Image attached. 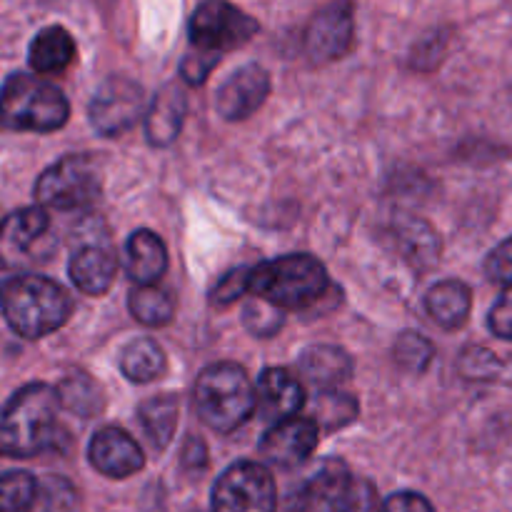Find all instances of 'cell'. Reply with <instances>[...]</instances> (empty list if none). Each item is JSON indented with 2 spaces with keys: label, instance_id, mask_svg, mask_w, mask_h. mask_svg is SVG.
Segmentation results:
<instances>
[{
  "label": "cell",
  "instance_id": "cell-1",
  "mask_svg": "<svg viewBox=\"0 0 512 512\" xmlns=\"http://www.w3.org/2000/svg\"><path fill=\"white\" fill-rule=\"evenodd\" d=\"M60 395L48 383L20 388L0 415V455L35 458L53 448L58 438Z\"/></svg>",
  "mask_w": 512,
  "mask_h": 512
},
{
  "label": "cell",
  "instance_id": "cell-2",
  "mask_svg": "<svg viewBox=\"0 0 512 512\" xmlns=\"http://www.w3.org/2000/svg\"><path fill=\"white\" fill-rule=\"evenodd\" d=\"M0 308L20 338L38 340L68 323L73 300L55 280L43 275H18L0 285Z\"/></svg>",
  "mask_w": 512,
  "mask_h": 512
},
{
  "label": "cell",
  "instance_id": "cell-3",
  "mask_svg": "<svg viewBox=\"0 0 512 512\" xmlns=\"http://www.w3.org/2000/svg\"><path fill=\"white\" fill-rule=\"evenodd\" d=\"M328 288V270L313 255H285L250 268V293L280 310L310 308Z\"/></svg>",
  "mask_w": 512,
  "mask_h": 512
},
{
  "label": "cell",
  "instance_id": "cell-4",
  "mask_svg": "<svg viewBox=\"0 0 512 512\" xmlns=\"http://www.w3.org/2000/svg\"><path fill=\"white\" fill-rule=\"evenodd\" d=\"M195 410L215 433H233L258 410V398L245 368L235 363L208 365L195 380Z\"/></svg>",
  "mask_w": 512,
  "mask_h": 512
},
{
  "label": "cell",
  "instance_id": "cell-5",
  "mask_svg": "<svg viewBox=\"0 0 512 512\" xmlns=\"http://www.w3.org/2000/svg\"><path fill=\"white\" fill-rule=\"evenodd\" d=\"M70 105L63 90L43 78L15 73L0 88L3 128L28 133H53L68 123Z\"/></svg>",
  "mask_w": 512,
  "mask_h": 512
},
{
  "label": "cell",
  "instance_id": "cell-6",
  "mask_svg": "<svg viewBox=\"0 0 512 512\" xmlns=\"http://www.w3.org/2000/svg\"><path fill=\"white\" fill-rule=\"evenodd\" d=\"M100 195L98 165L88 155H65L50 165L35 183L40 205L55 210H78Z\"/></svg>",
  "mask_w": 512,
  "mask_h": 512
},
{
  "label": "cell",
  "instance_id": "cell-7",
  "mask_svg": "<svg viewBox=\"0 0 512 512\" xmlns=\"http://www.w3.org/2000/svg\"><path fill=\"white\" fill-rule=\"evenodd\" d=\"M258 28L260 25L248 13L235 8L228 0H203L190 18L188 33L195 50L220 58L228 50L248 43Z\"/></svg>",
  "mask_w": 512,
  "mask_h": 512
},
{
  "label": "cell",
  "instance_id": "cell-8",
  "mask_svg": "<svg viewBox=\"0 0 512 512\" xmlns=\"http://www.w3.org/2000/svg\"><path fill=\"white\" fill-rule=\"evenodd\" d=\"M360 488L343 460H325L290 498L288 512H358Z\"/></svg>",
  "mask_w": 512,
  "mask_h": 512
},
{
  "label": "cell",
  "instance_id": "cell-9",
  "mask_svg": "<svg viewBox=\"0 0 512 512\" xmlns=\"http://www.w3.org/2000/svg\"><path fill=\"white\" fill-rule=\"evenodd\" d=\"M275 505L273 475L253 460L230 465L213 488V512H275Z\"/></svg>",
  "mask_w": 512,
  "mask_h": 512
},
{
  "label": "cell",
  "instance_id": "cell-10",
  "mask_svg": "<svg viewBox=\"0 0 512 512\" xmlns=\"http://www.w3.org/2000/svg\"><path fill=\"white\" fill-rule=\"evenodd\" d=\"M145 113V93L128 78H110L100 85L90 103V123L105 138L123 135Z\"/></svg>",
  "mask_w": 512,
  "mask_h": 512
},
{
  "label": "cell",
  "instance_id": "cell-11",
  "mask_svg": "<svg viewBox=\"0 0 512 512\" xmlns=\"http://www.w3.org/2000/svg\"><path fill=\"white\" fill-rule=\"evenodd\" d=\"M353 33L355 20L350 0H333L310 18L303 38L305 53L318 65L333 63L348 53L353 45Z\"/></svg>",
  "mask_w": 512,
  "mask_h": 512
},
{
  "label": "cell",
  "instance_id": "cell-12",
  "mask_svg": "<svg viewBox=\"0 0 512 512\" xmlns=\"http://www.w3.org/2000/svg\"><path fill=\"white\" fill-rule=\"evenodd\" d=\"M320 440V428L310 418H288L283 423H275L265 433L260 453L268 463L280 465V468H295L305 463L315 453Z\"/></svg>",
  "mask_w": 512,
  "mask_h": 512
},
{
  "label": "cell",
  "instance_id": "cell-13",
  "mask_svg": "<svg viewBox=\"0 0 512 512\" xmlns=\"http://www.w3.org/2000/svg\"><path fill=\"white\" fill-rule=\"evenodd\" d=\"M270 93V75L260 65L235 70L215 93V110L225 120H245L263 108Z\"/></svg>",
  "mask_w": 512,
  "mask_h": 512
},
{
  "label": "cell",
  "instance_id": "cell-14",
  "mask_svg": "<svg viewBox=\"0 0 512 512\" xmlns=\"http://www.w3.org/2000/svg\"><path fill=\"white\" fill-rule=\"evenodd\" d=\"M90 465L98 470L100 475L113 480H123L135 475L138 470H143L145 458L140 445L125 433L123 428H115V425H108V428H100L98 433L93 435L88 448Z\"/></svg>",
  "mask_w": 512,
  "mask_h": 512
},
{
  "label": "cell",
  "instance_id": "cell-15",
  "mask_svg": "<svg viewBox=\"0 0 512 512\" xmlns=\"http://www.w3.org/2000/svg\"><path fill=\"white\" fill-rule=\"evenodd\" d=\"M50 218L43 208H20L0 225V263L8 268L30 263V255L48 235Z\"/></svg>",
  "mask_w": 512,
  "mask_h": 512
},
{
  "label": "cell",
  "instance_id": "cell-16",
  "mask_svg": "<svg viewBox=\"0 0 512 512\" xmlns=\"http://www.w3.org/2000/svg\"><path fill=\"white\" fill-rule=\"evenodd\" d=\"M255 398H258V413L265 420L283 423V420L295 418L303 410L305 388L290 370L268 368L258 378Z\"/></svg>",
  "mask_w": 512,
  "mask_h": 512
},
{
  "label": "cell",
  "instance_id": "cell-17",
  "mask_svg": "<svg viewBox=\"0 0 512 512\" xmlns=\"http://www.w3.org/2000/svg\"><path fill=\"white\" fill-rule=\"evenodd\" d=\"M68 273L80 293L103 295L113 285L118 260H115L113 250L103 248V245H83L70 258Z\"/></svg>",
  "mask_w": 512,
  "mask_h": 512
},
{
  "label": "cell",
  "instance_id": "cell-18",
  "mask_svg": "<svg viewBox=\"0 0 512 512\" xmlns=\"http://www.w3.org/2000/svg\"><path fill=\"white\" fill-rule=\"evenodd\" d=\"M125 270L138 285H155L168 270V250L153 230H135L125 245Z\"/></svg>",
  "mask_w": 512,
  "mask_h": 512
},
{
  "label": "cell",
  "instance_id": "cell-19",
  "mask_svg": "<svg viewBox=\"0 0 512 512\" xmlns=\"http://www.w3.org/2000/svg\"><path fill=\"white\" fill-rule=\"evenodd\" d=\"M188 100L178 85H165L145 115V135L153 145H170L183 128Z\"/></svg>",
  "mask_w": 512,
  "mask_h": 512
},
{
  "label": "cell",
  "instance_id": "cell-20",
  "mask_svg": "<svg viewBox=\"0 0 512 512\" xmlns=\"http://www.w3.org/2000/svg\"><path fill=\"white\" fill-rule=\"evenodd\" d=\"M428 315L443 330H458L468 323L470 308H473V293L460 280H443L433 285L425 295Z\"/></svg>",
  "mask_w": 512,
  "mask_h": 512
},
{
  "label": "cell",
  "instance_id": "cell-21",
  "mask_svg": "<svg viewBox=\"0 0 512 512\" xmlns=\"http://www.w3.org/2000/svg\"><path fill=\"white\" fill-rule=\"evenodd\" d=\"M75 60V40L60 25H50L43 28L33 38L28 50V63L35 73L53 75L63 73L70 63Z\"/></svg>",
  "mask_w": 512,
  "mask_h": 512
},
{
  "label": "cell",
  "instance_id": "cell-22",
  "mask_svg": "<svg viewBox=\"0 0 512 512\" xmlns=\"http://www.w3.org/2000/svg\"><path fill=\"white\" fill-rule=\"evenodd\" d=\"M300 373L318 388H335L353 373L348 353L335 345H313L300 355Z\"/></svg>",
  "mask_w": 512,
  "mask_h": 512
},
{
  "label": "cell",
  "instance_id": "cell-23",
  "mask_svg": "<svg viewBox=\"0 0 512 512\" xmlns=\"http://www.w3.org/2000/svg\"><path fill=\"white\" fill-rule=\"evenodd\" d=\"M0 512H50V498L35 475L10 470L0 475Z\"/></svg>",
  "mask_w": 512,
  "mask_h": 512
},
{
  "label": "cell",
  "instance_id": "cell-24",
  "mask_svg": "<svg viewBox=\"0 0 512 512\" xmlns=\"http://www.w3.org/2000/svg\"><path fill=\"white\" fill-rule=\"evenodd\" d=\"M138 418H140V425H143L145 435L150 438V443H153L158 450L168 448L175 430H178V418H180L178 398L170 393L148 398L138 408Z\"/></svg>",
  "mask_w": 512,
  "mask_h": 512
},
{
  "label": "cell",
  "instance_id": "cell-25",
  "mask_svg": "<svg viewBox=\"0 0 512 512\" xmlns=\"http://www.w3.org/2000/svg\"><path fill=\"white\" fill-rule=\"evenodd\" d=\"M120 370L133 383H150L165 373V353L155 340L138 338L120 353Z\"/></svg>",
  "mask_w": 512,
  "mask_h": 512
},
{
  "label": "cell",
  "instance_id": "cell-26",
  "mask_svg": "<svg viewBox=\"0 0 512 512\" xmlns=\"http://www.w3.org/2000/svg\"><path fill=\"white\" fill-rule=\"evenodd\" d=\"M128 308L138 323L148 325V328H160L173 320L175 300L168 290L158 288V285H138L135 290H130Z\"/></svg>",
  "mask_w": 512,
  "mask_h": 512
},
{
  "label": "cell",
  "instance_id": "cell-27",
  "mask_svg": "<svg viewBox=\"0 0 512 512\" xmlns=\"http://www.w3.org/2000/svg\"><path fill=\"white\" fill-rule=\"evenodd\" d=\"M58 395L63 408H68L70 413L83 415V418L95 415L100 410V405H103L98 385H95L88 375H73V378H65L63 383H60Z\"/></svg>",
  "mask_w": 512,
  "mask_h": 512
},
{
  "label": "cell",
  "instance_id": "cell-28",
  "mask_svg": "<svg viewBox=\"0 0 512 512\" xmlns=\"http://www.w3.org/2000/svg\"><path fill=\"white\" fill-rule=\"evenodd\" d=\"M400 240H403L405 253L410 258H418V265H423V260H435V255L440 253L438 238L423 220H408L400 225Z\"/></svg>",
  "mask_w": 512,
  "mask_h": 512
},
{
  "label": "cell",
  "instance_id": "cell-29",
  "mask_svg": "<svg viewBox=\"0 0 512 512\" xmlns=\"http://www.w3.org/2000/svg\"><path fill=\"white\" fill-rule=\"evenodd\" d=\"M395 360L410 373H423L430 360H433V345L425 335L408 330L395 343Z\"/></svg>",
  "mask_w": 512,
  "mask_h": 512
},
{
  "label": "cell",
  "instance_id": "cell-30",
  "mask_svg": "<svg viewBox=\"0 0 512 512\" xmlns=\"http://www.w3.org/2000/svg\"><path fill=\"white\" fill-rule=\"evenodd\" d=\"M243 320L245 328L253 335H258V338H270V335H275L283 328V310L265 303V300L255 298L253 303L245 305Z\"/></svg>",
  "mask_w": 512,
  "mask_h": 512
},
{
  "label": "cell",
  "instance_id": "cell-31",
  "mask_svg": "<svg viewBox=\"0 0 512 512\" xmlns=\"http://www.w3.org/2000/svg\"><path fill=\"white\" fill-rule=\"evenodd\" d=\"M218 63H220L218 55H210V53H203V50L193 48L188 55H185L183 65H180V75H183L185 83L200 85L205 83V78L213 73V68Z\"/></svg>",
  "mask_w": 512,
  "mask_h": 512
},
{
  "label": "cell",
  "instance_id": "cell-32",
  "mask_svg": "<svg viewBox=\"0 0 512 512\" xmlns=\"http://www.w3.org/2000/svg\"><path fill=\"white\" fill-rule=\"evenodd\" d=\"M248 283H250V268H238L233 270V273L225 275V278L215 285L210 298H213L215 305H228L233 303V300H238L243 293H250Z\"/></svg>",
  "mask_w": 512,
  "mask_h": 512
},
{
  "label": "cell",
  "instance_id": "cell-33",
  "mask_svg": "<svg viewBox=\"0 0 512 512\" xmlns=\"http://www.w3.org/2000/svg\"><path fill=\"white\" fill-rule=\"evenodd\" d=\"M485 273L493 283L500 285H512V238L500 243L493 253L485 260Z\"/></svg>",
  "mask_w": 512,
  "mask_h": 512
},
{
  "label": "cell",
  "instance_id": "cell-34",
  "mask_svg": "<svg viewBox=\"0 0 512 512\" xmlns=\"http://www.w3.org/2000/svg\"><path fill=\"white\" fill-rule=\"evenodd\" d=\"M488 325L498 338L512 340V285L510 288H505V293L500 295L498 303L493 305Z\"/></svg>",
  "mask_w": 512,
  "mask_h": 512
},
{
  "label": "cell",
  "instance_id": "cell-35",
  "mask_svg": "<svg viewBox=\"0 0 512 512\" xmlns=\"http://www.w3.org/2000/svg\"><path fill=\"white\" fill-rule=\"evenodd\" d=\"M495 365H498L495 355L490 353V350L478 348V350H468V353L463 355L460 370H463L468 378H488V375L495 370Z\"/></svg>",
  "mask_w": 512,
  "mask_h": 512
},
{
  "label": "cell",
  "instance_id": "cell-36",
  "mask_svg": "<svg viewBox=\"0 0 512 512\" xmlns=\"http://www.w3.org/2000/svg\"><path fill=\"white\" fill-rule=\"evenodd\" d=\"M380 512H435L428 498L418 493H395L383 503Z\"/></svg>",
  "mask_w": 512,
  "mask_h": 512
},
{
  "label": "cell",
  "instance_id": "cell-37",
  "mask_svg": "<svg viewBox=\"0 0 512 512\" xmlns=\"http://www.w3.org/2000/svg\"><path fill=\"white\" fill-rule=\"evenodd\" d=\"M0 130H3V120H0Z\"/></svg>",
  "mask_w": 512,
  "mask_h": 512
}]
</instances>
